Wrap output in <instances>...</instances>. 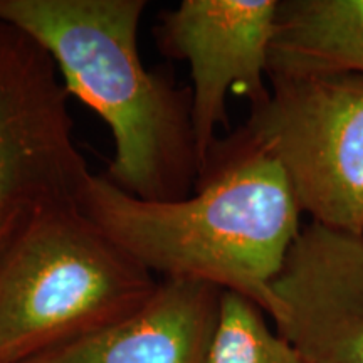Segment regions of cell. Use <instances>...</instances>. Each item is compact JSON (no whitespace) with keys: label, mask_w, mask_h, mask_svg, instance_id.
<instances>
[{"label":"cell","mask_w":363,"mask_h":363,"mask_svg":"<svg viewBox=\"0 0 363 363\" xmlns=\"http://www.w3.org/2000/svg\"><path fill=\"white\" fill-rule=\"evenodd\" d=\"M279 0H182L160 12L153 29L163 56L187 61L192 123L201 172L217 128L229 125L227 96L251 106L269 96V54ZM201 175V174H199Z\"/></svg>","instance_id":"cell-6"},{"label":"cell","mask_w":363,"mask_h":363,"mask_svg":"<svg viewBox=\"0 0 363 363\" xmlns=\"http://www.w3.org/2000/svg\"><path fill=\"white\" fill-rule=\"evenodd\" d=\"M78 207L152 274L217 286L276 315L272 283L303 212L281 163L242 128L217 140L189 197L143 201L91 174Z\"/></svg>","instance_id":"cell-1"},{"label":"cell","mask_w":363,"mask_h":363,"mask_svg":"<svg viewBox=\"0 0 363 363\" xmlns=\"http://www.w3.org/2000/svg\"><path fill=\"white\" fill-rule=\"evenodd\" d=\"M222 294L207 283L162 279L123 320L22 363H207Z\"/></svg>","instance_id":"cell-8"},{"label":"cell","mask_w":363,"mask_h":363,"mask_svg":"<svg viewBox=\"0 0 363 363\" xmlns=\"http://www.w3.org/2000/svg\"><path fill=\"white\" fill-rule=\"evenodd\" d=\"M69 98L48 49L0 21V211L78 206L91 172L72 138Z\"/></svg>","instance_id":"cell-5"},{"label":"cell","mask_w":363,"mask_h":363,"mask_svg":"<svg viewBox=\"0 0 363 363\" xmlns=\"http://www.w3.org/2000/svg\"><path fill=\"white\" fill-rule=\"evenodd\" d=\"M242 130L281 163L311 222L363 234V74L269 76Z\"/></svg>","instance_id":"cell-4"},{"label":"cell","mask_w":363,"mask_h":363,"mask_svg":"<svg viewBox=\"0 0 363 363\" xmlns=\"http://www.w3.org/2000/svg\"><path fill=\"white\" fill-rule=\"evenodd\" d=\"M145 0H0V21L54 57L71 96L96 111L115 153L106 177L143 201H179L201 174L192 91L145 69L138 29Z\"/></svg>","instance_id":"cell-2"},{"label":"cell","mask_w":363,"mask_h":363,"mask_svg":"<svg viewBox=\"0 0 363 363\" xmlns=\"http://www.w3.org/2000/svg\"><path fill=\"white\" fill-rule=\"evenodd\" d=\"M207 363H306L251 299L224 291Z\"/></svg>","instance_id":"cell-10"},{"label":"cell","mask_w":363,"mask_h":363,"mask_svg":"<svg viewBox=\"0 0 363 363\" xmlns=\"http://www.w3.org/2000/svg\"><path fill=\"white\" fill-rule=\"evenodd\" d=\"M26 211H0V257Z\"/></svg>","instance_id":"cell-11"},{"label":"cell","mask_w":363,"mask_h":363,"mask_svg":"<svg viewBox=\"0 0 363 363\" xmlns=\"http://www.w3.org/2000/svg\"><path fill=\"white\" fill-rule=\"evenodd\" d=\"M272 294L274 330L306 363H363V234L301 227Z\"/></svg>","instance_id":"cell-7"},{"label":"cell","mask_w":363,"mask_h":363,"mask_svg":"<svg viewBox=\"0 0 363 363\" xmlns=\"http://www.w3.org/2000/svg\"><path fill=\"white\" fill-rule=\"evenodd\" d=\"M363 74V0H279L269 76Z\"/></svg>","instance_id":"cell-9"},{"label":"cell","mask_w":363,"mask_h":363,"mask_svg":"<svg viewBox=\"0 0 363 363\" xmlns=\"http://www.w3.org/2000/svg\"><path fill=\"white\" fill-rule=\"evenodd\" d=\"M158 284L78 206L30 208L0 257V363L116 323Z\"/></svg>","instance_id":"cell-3"}]
</instances>
